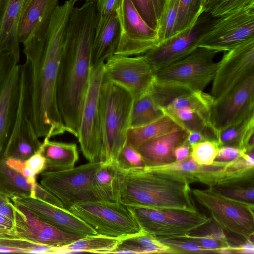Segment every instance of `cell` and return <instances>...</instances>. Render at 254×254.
Here are the masks:
<instances>
[{"instance_id":"cell-55","label":"cell","mask_w":254,"mask_h":254,"mask_svg":"<svg viewBox=\"0 0 254 254\" xmlns=\"http://www.w3.org/2000/svg\"><path fill=\"white\" fill-rule=\"evenodd\" d=\"M154 5L156 15L158 20L163 11L166 0H152Z\"/></svg>"},{"instance_id":"cell-15","label":"cell","mask_w":254,"mask_h":254,"mask_svg":"<svg viewBox=\"0 0 254 254\" xmlns=\"http://www.w3.org/2000/svg\"><path fill=\"white\" fill-rule=\"evenodd\" d=\"M254 116V74L214 102L211 119L217 133L230 125Z\"/></svg>"},{"instance_id":"cell-54","label":"cell","mask_w":254,"mask_h":254,"mask_svg":"<svg viewBox=\"0 0 254 254\" xmlns=\"http://www.w3.org/2000/svg\"><path fill=\"white\" fill-rule=\"evenodd\" d=\"M13 227V220L0 214V230L8 231Z\"/></svg>"},{"instance_id":"cell-46","label":"cell","mask_w":254,"mask_h":254,"mask_svg":"<svg viewBox=\"0 0 254 254\" xmlns=\"http://www.w3.org/2000/svg\"><path fill=\"white\" fill-rule=\"evenodd\" d=\"M34 197L57 207L66 209L62 201L38 183L36 184L34 188Z\"/></svg>"},{"instance_id":"cell-21","label":"cell","mask_w":254,"mask_h":254,"mask_svg":"<svg viewBox=\"0 0 254 254\" xmlns=\"http://www.w3.org/2000/svg\"><path fill=\"white\" fill-rule=\"evenodd\" d=\"M20 65L11 69L0 93V159L15 122L20 92Z\"/></svg>"},{"instance_id":"cell-3","label":"cell","mask_w":254,"mask_h":254,"mask_svg":"<svg viewBox=\"0 0 254 254\" xmlns=\"http://www.w3.org/2000/svg\"><path fill=\"white\" fill-rule=\"evenodd\" d=\"M115 193L116 202L126 207L197 211L190 183L174 171L116 166Z\"/></svg>"},{"instance_id":"cell-16","label":"cell","mask_w":254,"mask_h":254,"mask_svg":"<svg viewBox=\"0 0 254 254\" xmlns=\"http://www.w3.org/2000/svg\"><path fill=\"white\" fill-rule=\"evenodd\" d=\"M13 203V239L58 247L83 238L64 232L44 221L23 206Z\"/></svg>"},{"instance_id":"cell-43","label":"cell","mask_w":254,"mask_h":254,"mask_svg":"<svg viewBox=\"0 0 254 254\" xmlns=\"http://www.w3.org/2000/svg\"><path fill=\"white\" fill-rule=\"evenodd\" d=\"M130 0L143 20L151 28L157 30L158 20L156 15L152 0Z\"/></svg>"},{"instance_id":"cell-11","label":"cell","mask_w":254,"mask_h":254,"mask_svg":"<svg viewBox=\"0 0 254 254\" xmlns=\"http://www.w3.org/2000/svg\"><path fill=\"white\" fill-rule=\"evenodd\" d=\"M220 52L198 47L182 59L155 71V78L184 84L192 90L203 91L212 81L217 67L214 61Z\"/></svg>"},{"instance_id":"cell-37","label":"cell","mask_w":254,"mask_h":254,"mask_svg":"<svg viewBox=\"0 0 254 254\" xmlns=\"http://www.w3.org/2000/svg\"><path fill=\"white\" fill-rule=\"evenodd\" d=\"M180 0H166L158 20L157 28L160 43L173 36Z\"/></svg>"},{"instance_id":"cell-10","label":"cell","mask_w":254,"mask_h":254,"mask_svg":"<svg viewBox=\"0 0 254 254\" xmlns=\"http://www.w3.org/2000/svg\"><path fill=\"white\" fill-rule=\"evenodd\" d=\"M104 64L91 68L78 132L81 151L90 162H100L102 151L99 94L104 77Z\"/></svg>"},{"instance_id":"cell-39","label":"cell","mask_w":254,"mask_h":254,"mask_svg":"<svg viewBox=\"0 0 254 254\" xmlns=\"http://www.w3.org/2000/svg\"><path fill=\"white\" fill-rule=\"evenodd\" d=\"M114 163L119 168L124 170L143 168L145 167L140 153L127 143L121 150Z\"/></svg>"},{"instance_id":"cell-40","label":"cell","mask_w":254,"mask_h":254,"mask_svg":"<svg viewBox=\"0 0 254 254\" xmlns=\"http://www.w3.org/2000/svg\"><path fill=\"white\" fill-rule=\"evenodd\" d=\"M212 188L215 191L225 196L254 204V185L234 187L215 186Z\"/></svg>"},{"instance_id":"cell-49","label":"cell","mask_w":254,"mask_h":254,"mask_svg":"<svg viewBox=\"0 0 254 254\" xmlns=\"http://www.w3.org/2000/svg\"><path fill=\"white\" fill-rule=\"evenodd\" d=\"M98 15L107 16L116 13L122 0H94Z\"/></svg>"},{"instance_id":"cell-6","label":"cell","mask_w":254,"mask_h":254,"mask_svg":"<svg viewBox=\"0 0 254 254\" xmlns=\"http://www.w3.org/2000/svg\"><path fill=\"white\" fill-rule=\"evenodd\" d=\"M195 200L209 213L223 230L247 240H254V204L233 199L215 191L193 189Z\"/></svg>"},{"instance_id":"cell-25","label":"cell","mask_w":254,"mask_h":254,"mask_svg":"<svg viewBox=\"0 0 254 254\" xmlns=\"http://www.w3.org/2000/svg\"><path fill=\"white\" fill-rule=\"evenodd\" d=\"M226 163L214 161L210 165H200L190 156L179 162H175L170 164L151 168L160 170L174 171L184 176L190 184L200 182L209 187H213L223 177Z\"/></svg>"},{"instance_id":"cell-4","label":"cell","mask_w":254,"mask_h":254,"mask_svg":"<svg viewBox=\"0 0 254 254\" xmlns=\"http://www.w3.org/2000/svg\"><path fill=\"white\" fill-rule=\"evenodd\" d=\"M133 100L129 92L104 75L99 94L102 137L101 162H115L126 144Z\"/></svg>"},{"instance_id":"cell-44","label":"cell","mask_w":254,"mask_h":254,"mask_svg":"<svg viewBox=\"0 0 254 254\" xmlns=\"http://www.w3.org/2000/svg\"><path fill=\"white\" fill-rule=\"evenodd\" d=\"M252 3L254 0H219L209 13L216 18Z\"/></svg>"},{"instance_id":"cell-9","label":"cell","mask_w":254,"mask_h":254,"mask_svg":"<svg viewBox=\"0 0 254 254\" xmlns=\"http://www.w3.org/2000/svg\"><path fill=\"white\" fill-rule=\"evenodd\" d=\"M216 18L205 26L197 41V47L227 51L254 36V3Z\"/></svg>"},{"instance_id":"cell-60","label":"cell","mask_w":254,"mask_h":254,"mask_svg":"<svg viewBox=\"0 0 254 254\" xmlns=\"http://www.w3.org/2000/svg\"><path fill=\"white\" fill-rule=\"evenodd\" d=\"M1 0H0V5H1Z\"/></svg>"},{"instance_id":"cell-7","label":"cell","mask_w":254,"mask_h":254,"mask_svg":"<svg viewBox=\"0 0 254 254\" xmlns=\"http://www.w3.org/2000/svg\"><path fill=\"white\" fill-rule=\"evenodd\" d=\"M68 210L98 234L121 239L143 231L127 207L118 202L88 201L74 204Z\"/></svg>"},{"instance_id":"cell-24","label":"cell","mask_w":254,"mask_h":254,"mask_svg":"<svg viewBox=\"0 0 254 254\" xmlns=\"http://www.w3.org/2000/svg\"><path fill=\"white\" fill-rule=\"evenodd\" d=\"M25 0H1L0 7V49L12 53L19 61L18 29Z\"/></svg>"},{"instance_id":"cell-61","label":"cell","mask_w":254,"mask_h":254,"mask_svg":"<svg viewBox=\"0 0 254 254\" xmlns=\"http://www.w3.org/2000/svg\"><path fill=\"white\" fill-rule=\"evenodd\" d=\"M205 1V0H203L204 3ZM203 6H204V5H203Z\"/></svg>"},{"instance_id":"cell-34","label":"cell","mask_w":254,"mask_h":254,"mask_svg":"<svg viewBox=\"0 0 254 254\" xmlns=\"http://www.w3.org/2000/svg\"><path fill=\"white\" fill-rule=\"evenodd\" d=\"M164 114L161 108L154 102L148 93L133 99L130 116L129 128H136L148 124Z\"/></svg>"},{"instance_id":"cell-36","label":"cell","mask_w":254,"mask_h":254,"mask_svg":"<svg viewBox=\"0 0 254 254\" xmlns=\"http://www.w3.org/2000/svg\"><path fill=\"white\" fill-rule=\"evenodd\" d=\"M203 0H180L173 35L194 27L204 12Z\"/></svg>"},{"instance_id":"cell-14","label":"cell","mask_w":254,"mask_h":254,"mask_svg":"<svg viewBox=\"0 0 254 254\" xmlns=\"http://www.w3.org/2000/svg\"><path fill=\"white\" fill-rule=\"evenodd\" d=\"M116 13L120 34L114 54L143 55L160 43L157 30L143 20L130 0H122Z\"/></svg>"},{"instance_id":"cell-26","label":"cell","mask_w":254,"mask_h":254,"mask_svg":"<svg viewBox=\"0 0 254 254\" xmlns=\"http://www.w3.org/2000/svg\"><path fill=\"white\" fill-rule=\"evenodd\" d=\"M46 159V170L58 171L72 168L79 159V153L75 143L50 141L44 137L40 146Z\"/></svg>"},{"instance_id":"cell-42","label":"cell","mask_w":254,"mask_h":254,"mask_svg":"<svg viewBox=\"0 0 254 254\" xmlns=\"http://www.w3.org/2000/svg\"><path fill=\"white\" fill-rule=\"evenodd\" d=\"M182 238L190 240L196 242L209 251L210 253H217L218 250L220 249L230 245L228 241L220 240L209 233L201 235H192L190 233Z\"/></svg>"},{"instance_id":"cell-27","label":"cell","mask_w":254,"mask_h":254,"mask_svg":"<svg viewBox=\"0 0 254 254\" xmlns=\"http://www.w3.org/2000/svg\"><path fill=\"white\" fill-rule=\"evenodd\" d=\"M216 140L220 147L230 146L248 152L254 148V116L236 122L219 131Z\"/></svg>"},{"instance_id":"cell-31","label":"cell","mask_w":254,"mask_h":254,"mask_svg":"<svg viewBox=\"0 0 254 254\" xmlns=\"http://www.w3.org/2000/svg\"><path fill=\"white\" fill-rule=\"evenodd\" d=\"M121 239L101 234L89 235L70 244L56 247L54 254L94 253L111 254Z\"/></svg>"},{"instance_id":"cell-5","label":"cell","mask_w":254,"mask_h":254,"mask_svg":"<svg viewBox=\"0 0 254 254\" xmlns=\"http://www.w3.org/2000/svg\"><path fill=\"white\" fill-rule=\"evenodd\" d=\"M127 207L141 229L159 240L182 238L211 220L198 211Z\"/></svg>"},{"instance_id":"cell-35","label":"cell","mask_w":254,"mask_h":254,"mask_svg":"<svg viewBox=\"0 0 254 254\" xmlns=\"http://www.w3.org/2000/svg\"><path fill=\"white\" fill-rule=\"evenodd\" d=\"M193 91L184 84L155 78L148 93L158 107L164 108L174 99Z\"/></svg>"},{"instance_id":"cell-8","label":"cell","mask_w":254,"mask_h":254,"mask_svg":"<svg viewBox=\"0 0 254 254\" xmlns=\"http://www.w3.org/2000/svg\"><path fill=\"white\" fill-rule=\"evenodd\" d=\"M101 162H90L58 171L45 170L40 184L55 195L68 209L74 204L95 200L92 181Z\"/></svg>"},{"instance_id":"cell-62","label":"cell","mask_w":254,"mask_h":254,"mask_svg":"<svg viewBox=\"0 0 254 254\" xmlns=\"http://www.w3.org/2000/svg\"><path fill=\"white\" fill-rule=\"evenodd\" d=\"M76 0L78 1V0ZM85 0L86 1V0Z\"/></svg>"},{"instance_id":"cell-28","label":"cell","mask_w":254,"mask_h":254,"mask_svg":"<svg viewBox=\"0 0 254 254\" xmlns=\"http://www.w3.org/2000/svg\"><path fill=\"white\" fill-rule=\"evenodd\" d=\"M179 129L182 128L172 118L164 113L161 117L148 124L138 127L129 128L126 143L137 149L152 140Z\"/></svg>"},{"instance_id":"cell-17","label":"cell","mask_w":254,"mask_h":254,"mask_svg":"<svg viewBox=\"0 0 254 254\" xmlns=\"http://www.w3.org/2000/svg\"><path fill=\"white\" fill-rule=\"evenodd\" d=\"M34 127L27 114L25 103V85L20 71V92L16 118L2 157L24 161L40 148Z\"/></svg>"},{"instance_id":"cell-58","label":"cell","mask_w":254,"mask_h":254,"mask_svg":"<svg viewBox=\"0 0 254 254\" xmlns=\"http://www.w3.org/2000/svg\"><path fill=\"white\" fill-rule=\"evenodd\" d=\"M10 200L8 198L4 197L0 195V204L2 203L3 202H6L8 200Z\"/></svg>"},{"instance_id":"cell-33","label":"cell","mask_w":254,"mask_h":254,"mask_svg":"<svg viewBox=\"0 0 254 254\" xmlns=\"http://www.w3.org/2000/svg\"><path fill=\"white\" fill-rule=\"evenodd\" d=\"M116 166L114 162H101L92 181V190L96 200L116 201Z\"/></svg>"},{"instance_id":"cell-1","label":"cell","mask_w":254,"mask_h":254,"mask_svg":"<svg viewBox=\"0 0 254 254\" xmlns=\"http://www.w3.org/2000/svg\"><path fill=\"white\" fill-rule=\"evenodd\" d=\"M77 1L68 0L54 10L45 39L23 47L25 63L20 65L27 114L37 136L48 137L69 130L64 123L57 103V83L66 29Z\"/></svg>"},{"instance_id":"cell-19","label":"cell","mask_w":254,"mask_h":254,"mask_svg":"<svg viewBox=\"0 0 254 254\" xmlns=\"http://www.w3.org/2000/svg\"><path fill=\"white\" fill-rule=\"evenodd\" d=\"M59 2V0H25L18 29V40L23 47L44 40Z\"/></svg>"},{"instance_id":"cell-52","label":"cell","mask_w":254,"mask_h":254,"mask_svg":"<svg viewBox=\"0 0 254 254\" xmlns=\"http://www.w3.org/2000/svg\"><path fill=\"white\" fill-rule=\"evenodd\" d=\"M246 242L237 246H230L231 254H254V244L253 241L247 240Z\"/></svg>"},{"instance_id":"cell-18","label":"cell","mask_w":254,"mask_h":254,"mask_svg":"<svg viewBox=\"0 0 254 254\" xmlns=\"http://www.w3.org/2000/svg\"><path fill=\"white\" fill-rule=\"evenodd\" d=\"M11 201L64 232L83 237L97 234L95 230L67 209L57 207L31 196L15 197Z\"/></svg>"},{"instance_id":"cell-22","label":"cell","mask_w":254,"mask_h":254,"mask_svg":"<svg viewBox=\"0 0 254 254\" xmlns=\"http://www.w3.org/2000/svg\"><path fill=\"white\" fill-rule=\"evenodd\" d=\"M188 132L183 129L174 130L152 140L137 150L141 154L145 167L166 165L175 162V149L186 143Z\"/></svg>"},{"instance_id":"cell-20","label":"cell","mask_w":254,"mask_h":254,"mask_svg":"<svg viewBox=\"0 0 254 254\" xmlns=\"http://www.w3.org/2000/svg\"><path fill=\"white\" fill-rule=\"evenodd\" d=\"M206 25L198 21L194 27L160 42L144 54L155 71L182 59L197 48V41Z\"/></svg>"},{"instance_id":"cell-29","label":"cell","mask_w":254,"mask_h":254,"mask_svg":"<svg viewBox=\"0 0 254 254\" xmlns=\"http://www.w3.org/2000/svg\"><path fill=\"white\" fill-rule=\"evenodd\" d=\"M173 254L172 249L144 231L121 238L111 254Z\"/></svg>"},{"instance_id":"cell-13","label":"cell","mask_w":254,"mask_h":254,"mask_svg":"<svg viewBox=\"0 0 254 254\" xmlns=\"http://www.w3.org/2000/svg\"><path fill=\"white\" fill-rule=\"evenodd\" d=\"M104 75L127 90L135 99L149 92L155 79V71L144 54H114L104 63Z\"/></svg>"},{"instance_id":"cell-56","label":"cell","mask_w":254,"mask_h":254,"mask_svg":"<svg viewBox=\"0 0 254 254\" xmlns=\"http://www.w3.org/2000/svg\"><path fill=\"white\" fill-rule=\"evenodd\" d=\"M0 253H26L21 249L0 245Z\"/></svg>"},{"instance_id":"cell-51","label":"cell","mask_w":254,"mask_h":254,"mask_svg":"<svg viewBox=\"0 0 254 254\" xmlns=\"http://www.w3.org/2000/svg\"><path fill=\"white\" fill-rule=\"evenodd\" d=\"M191 146L187 143L178 146L174 151L175 162H179L187 159L191 156Z\"/></svg>"},{"instance_id":"cell-59","label":"cell","mask_w":254,"mask_h":254,"mask_svg":"<svg viewBox=\"0 0 254 254\" xmlns=\"http://www.w3.org/2000/svg\"><path fill=\"white\" fill-rule=\"evenodd\" d=\"M10 231V230H9ZM5 232H7V231H5ZM2 232H4V231H1L0 230V233H2Z\"/></svg>"},{"instance_id":"cell-30","label":"cell","mask_w":254,"mask_h":254,"mask_svg":"<svg viewBox=\"0 0 254 254\" xmlns=\"http://www.w3.org/2000/svg\"><path fill=\"white\" fill-rule=\"evenodd\" d=\"M34 186L9 166L4 158L0 159V195L10 200L17 197H34Z\"/></svg>"},{"instance_id":"cell-41","label":"cell","mask_w":254,"mask_h":254,"mask_svg":"<svg viewBox=\"0 0 254 254\" xmlns=\"http://www.w3.org/2000/svg\"><path fill=\"white\" fill-rule=\"evenodd\" d=\"M160 240L170 247L173 254L210 253L198 244L190 240L181 238Z\"/></svg>"},{"instance_id":"cell-32","label":"cell","mask_w":254,"mask_h":254,"mask_svg":"<svg viewBox=\"0 0 254 254\" xmlns=\"http://www.w3.org/2000/svg\"><path fill=\"white\" fill-rule=\"evenodd\" d=\"M214 102V99L210 94L206 93L204 91H195L174 99L165 108H189L198 114L207 126L215 132L211 119V110Z\"/></svg>"},{"instance_id":"cell-50","label":"cell","mask_w":254,"mask_h":254,"mask_svg":"<svg viewBox=\"0 0 254 254\" xmlns=\"http://www.w3.org/2000/svg\"><path fill=\"white\" fill-rule=\"evenodd\" d=\"M242 151L235 147L224 146L219 147L214 160L217 162H228L232 161L241 154Z\"/></svg>"},{"instance_id":"cell-12","label":"cell","mask_w":254,"mask_h":254,"mask_svg":"<svg viewBox=\"0 0 254 254\" xmlns=\"http://www.w3.org/2000/svg\"><path fill=\"white\" fill-rule=\"evenodd\" d=\"M254 74V36L225 51L217 62L210 94L215 102Z\"/></svg>"},{"instance_id":"cell-45","label":"cell","mask_w":254,"mask_h":254,"mask_svg":"<svg viewBox=\"0 0 254 254\" xmlns=\"http://www.w3.org/2000/svg\"><path fill=\"white\" fill-rule=\"evenodd\" d=\"M18 62L12 53L0 49V93L11 69Z\"/></svg>"},{"instance_id":"cell-47","label":"cell","mask_w":254,"mask_h":254,"mask_svg":"<svg viewBox=\"0 0 254 254\" xmlns=\"http://www.w3.org/2000/svg\"><path fill=\"white\" fill-rule=\"evenodd\" d=\"M4 159L9 166L23 176L30 184L33 186L36 185L37 183L36 180V176L26 166L24 161L12 158Z\"/></svg>"},{"instance_id":"cell-57","label":"cell","mask_w":254,"mask_h":254,"mask_svg":"<svg viewBox=\"0 0 254 254\" xmlns=\"http://www.w3.org/2000/svg\"><path fill=\"white\" fill-rule=\"evenodd\" d=\"M219 0H205L204 3V12L209 13Z\"/></svg>"},{"instance_id":"cell-38","label":"cell","mask_w":254,"mask_h":254,"mask_svg":"<svg viewBox=\"0 0 254 254\" xmlns=\"http://www.w3.org/2000/svg\"><path fill=\"white\" fill-rule=\"evenodd\" d=\"M191 156L199 164L210 165L214 162L220 147L216 140H207L190 145Z\"/></svg>"},{"instance_id":"cell-2","label":"cell","mask_w":254,"mask_h":254,"mask_svg":"<svg viewBox=\"0 0 254 254\" xmlns=\"http://www.w3.org/2000/svg\"><path fill=\"white\" fill-rule=\"evenodd\" d=\"M98 19L94 0L73 9L67 25L57 83V103L69 133L77 137L92 68L93 38Z\"/></svg>"},{"instance_id":"cell-53","label":"cell","mask_w":254,"mask_h":254,"mask_svg":"<svg viewBox=\"0 0 254 254\" xmlns=\"http://www.w3.org/2000/svg\"><path fill=\"white\" fill-rule=\"evenodd\" d=\"M207 140L208 139L202 133L191 131L188 132L186 143L190 145Z\"/></svg>"},{"instance_id":"cell-48","label":"cell","mask_w":254,"mask_h":254,"mask_svg":"<svg viewBox=\"0 0 254 254\" xmlns=\"http://www.w3.org/2000/svg\"><path fill=\"white\" fill-rule=\"evenodd\" d=\"M24 163L36 176L46 169V159L42 154L40 147L33 155L24 160Z\"/></svg>"},{"instance_id":"cell-23","label":"cell","mask_w":254,"mask_h":254,"mask_svg":"<svg viewBox=\"0 0 254 254\" xmlns=\"http://www.w3.org/2000/svg\"><path fill=\"white\" fill-rule=\"evenodd\" d=\"M120 34L117 13L99 16L95 28L91 55V66L104 63L115 53Z\"/></svg>"}]
</instances>
